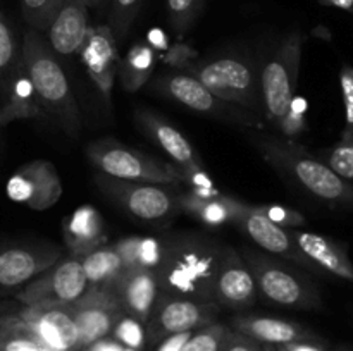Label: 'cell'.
<instances>
[{"mask_svg":"<svg viewBox=\"0 0 353 351\" xmlns=\"http://www.w3.org/2000/svg\"><path fill=\"white\" fill-rule=\"evenodd\" d=\"M83 270H85L88 286H105L112 288L114 282L123 274L124 267L117 255L114 244H102L81 257Z\"/></svg>","mask_w":353,"mask_h":351,"instance_id":"cell-28","label":"cell"},{"mask_svg":"<svg viewBox=\"0 0 353 351\" xmlns=\"http://www.w3.org/2000/svg\"><path fill=\"white\" fill-rule=\"evenodd\" d=\"M68 310L78 327L81 348L109 337L117 320L124 315L114 289L105 286H88L76 301L69 303Z\"/></svg>","mask_w":353,"mask_h":351,"instance_id":"cell-13","label":"cell"},{"mask_svg":"<svg viewBox=\"0 0 353 351\" xmlns=\"http://www.w3.org/2000/svg\"><path fill=\"white\" fill-rule=\"evenodd\" d=\"M78 2H81V3H85L86 7H97V0H78Z\"/></svg>","mask_w":353,"mask_h":351,"instance_id":"cell-48","label":"cell"},{"mask_svg":"<svg viewBox=\"0 0 353 351\" xmlns=\"http://www.w3.org/2000/svg\"><path fill=\"white\" fill-rule=\"evenodd\" d=\"M19 119H45L43 110H41L40 102L37 98L33 85L28 78L23 65L17 64L14 71L12 79H10L9 89L3 103L0 105V120L2 126Z\"/></svg>","mask_w":353,"mask_h":351,"instance_id":"cell-25","label":"cell"},{"mask_svg":"<svg viewBox=\"0 0 353 351\" xmlns=\"http://www.w3.org/2000/svg\"><path fill=\"white\" fill-rule=\"evenodd\" d=\"M305 100L299 98V96L295 95V98L292 100V105H290L288 112H286V116L283 117L281 123L276 127H278L285 136H299V134L305 129Z\"/></svg>","mask_w":353,"mask_h":351,"instance_id":"cell-39","label":"cell"},{"mask_svg":"<svg viewBox=\"0 0 353 351\" xmlns=\"http://www.w3.org/2000/svg\"><path fill=\"white\" fill-rule=\"evenodd\" d=\"M112 289L119 299L123 312L140 320L141 323H147L161 292L154 268H124L119 279L112 284Z\"/></svg>","mask_w":353,"mask_h":351,"instance_id":"cell-20","label":"cell"},{"mask_svg":"<svg viewBox=\"0 0 353 351\" xmlns=\"http://www.w3.org/2000/svg\"><path fill=\"white\" fill-rule=\"evenodd\" d=\"M257 147L272 167L302 186L310 196L333 210L353 212V184L338 176L326 162L295 143L259 140Z\"/></svg>","mask_w":353,"mask_h":351,"instance_id":"cell-3","label":"cell"},{"mask_svg":"<svg viewBox=\"0 0 353 351\" xmlns=\"http://www.w3.org/2000/svg\"><path fill=\"white\" fill-rule=\"evenodd\" d=\"M79 351H90V350H88V348H83V350H79Z\"/></svg>","mask_w":353,"mask_h":351,"instance_id":"cell-55","label":"cell"},{"mask_svg":"<svg viewBox=\"0 0 353 351\" xmlns=\"http://www.w3.org/2000/svg\"><path fill=\"white\" fill-rule=\"evenodd\" d=\"M2 329H3V315L0 317V336H2Z\"/></svg>","mask_w":353,"mask_h":351,"instance_id":"cell-52","label":"cell"},{"mask_svg":"<svg viewBox=\"0 0 353 351\" xmlns=\"http://www.w3.org/2000/svg\"><path fill=\"white\" fill-rule=\"evenodd\" d=\"M217 312L219 305L214 301H199L159 292L150 319L145 323L147 339L152 344H159L164 337L172 334L192 332L214 322Z\"/></svg>","mask_w":353,"mask_h":351,"instance_id":"cell-11","label":"cell"},{"mask_svg":"<svg viewBox=\"0 0 353 351\" xmlns=\"http://www.w3.org/2000/svg\"><path fill=\"white\" fill-rule=\"evenodd\" d=\"M241 205L243 202L223 195L212 196V198H200L190 191H181L179 195V210L210 227L233 222Z\"/></svg>","mask_w":353,"mask_h":351,"instance_id":"cell-26","label":"cell"},{"mask_svg":"<svg viewBox=\"0 0 353 351\" xmlns=\"http://www.w3.org/2000/svg\"><path fill=\"white\" fill-rule=\"evenodd\" d=\"M97 7H102V9H105V7H109V0H97Z\"/></svg>","mask_w":353,"mask_h":351,"instance_id":"cell-49","label":"cell"},{"mask_svg":"<svg viewBox=\"0 0 353 351\" xmlns=\"http://www.w3.org/2000/svg\"><path fill=\"white\" fill-rule=\"evenodd\" d=\"M138 246H140V237L137 236L124 237V240L117 241L114 244L124 268L140 267V264H138Z\"/></svg>","mask_w":353,"mask_h":351,"instance_id":"cell-41","label":"cell"},{"mask_svg":"<svg viewBox=\"0 0 353 351\" xmlns=\"http://www.w3.org/2000/svg\"><path fill=\"white\" fill-rule=\"evenodd\" d=\"M65 0H21V14L30 30L45 33Z\"/></svg>","mask_w":353,"mask_h":351,"instance_id":"cell-32","label":"cell"},{"mask_svg":"<svg viewBox=\"0 0 353 351\" xmlns=\"http://www.w3.org/2000/svg\"><path fill=\"white\" fill-rule=\"evenodd\" d=\"M62 258V250L45 243L0 244V298L23 286Z\"/></svg>","mask_w":353,"mask_h":351,"instance_id":"cell-12","label":"cell"},{"mask_svg":"<svg viewBox=\"0 0 353 351\" xmlns=\"http://www.w3.org/2000/svg\"><path fill=\"white\" fill-rule=\"evenodd\" d=\"M240 255L250 268L262 298L288 308L319 310L323 306L319 289L303 272L255 250H243Z\"/></svg>","mask_w":353,"mask_h":351,"instance_id":"cell-4","label":"cell"},{"mask_svg":"<svg viewBox=\"0 0 353 351\" xmlns=\"http://www.w3.org/2000/svg\"><path fill=\"white\" fill-rule=\"evenodd\" d=\"M203 0H168V16L172 30L183 34L192 28L202 10Z\"/></svg>","mask_w":353,"mask_h":351,"instance_id":"cell-35","label":"cell"},{"mask_svg":"<svg viewBox=\"0 0 353 351\" xmlns=\"http://www.w3.org/2000/svg\"><path fill=\"white\" fill-rule=\"evenodd\" d=\"M88 31V7L78 0H65L45 30V34L55 54L69 57L81 50Z\"/></svg>","mask_w":353,"mask_h":351,"instance_id":"cell-22","label":"cell"},{"mask_svg":"<svg viewBox=\"0 0 353 351\" xmlns=\"http://www.w3.org/2000/svg\"><path fill=\"white\" fill-rule=\"evenodd\" d=\"M233 224L238 226V229H241V233L247 234L259 248H262L265 253L278 255V257L293 262V264L305 268V270L319 274L316 265L296 246L295 240L290 234V229H285V227H279L274 222H271L259 210V206L243 203L240 212L234 217Z\"/></svg>","mask_w":353,"mask_h":351,"instance_id":"cell-15","label":"cell"},{"mask_svg":"<svg viewBox=\"0 0 353 351\" xmlns=\"http://www.w3.org/2000/svg\"><path fill=\"white\" fill-rule=\"evenodd\" d=\"M19 61L33 85L45 119L55 123L69 138L76 140L81 131L79 107L64 69L40 31H26Z\"/></svg>","mask_w":353,"mask_h":351,"instance_id":"cell-2","label":"cell"},{"mask_svg":"<svg viewBox=\"0 0 353 351\" xmlns=\"http://www.w3.org/2000/svg\"><path fill=\"white\" fill-rule=\"evenodd\" d=\"M285 348L288 351H330L323 344V341H300V343H292L285 344Z\"/></svg>","mask_w":353,"mask_h":351,"instance_id":"cell-44","label":"cell"},{"mask_svg":"<svg viewBox=\"0 0 353 351\" xmlns=\"http://www.w3.org/2000/svg\"><path fill=\"white\" fill-rule=\"evenodd\" d=\"M97 188L110 202L130 213L134 219L145 222H164L179 213L178 184H157V182L126 181V179L110 178L97 172L93 176Z\"/></svg>","mask_w":353,"mask_h":351,"instance_id":"cell-5","label":"cell"},{"mask_svg":"<svg viewBox=\"0 0 353 351\" xmlns=\"http://www.w3.org/2000/svg\"><path fill=\"white\" fill-rule=\"evenodd\" d=\"M79 54L97 89L107 105H110V95L121 57L117 54V41L109 26L90 28Z\"/></svg>","mask_w":353,"mask_h":351,"instance_id":"cell-18","label":"cell"},{"mask_svg":"<svg viewBox=\"0 0 353 351\" xmlns=\"http://www.w3.org/2000/svg\"><path fill=\"white\" fill-rule=\"evenodd\" d=\"M192 332H179V334H172V336L164 337V339L159 343L157 351H183V348H185L186 341L190 339Z\"/></svg>","mask_w":353,"mask_h":351,"instance_id":"cell-43","label":"cell"},{"mask_svg":"<svg viewBox=\"0 0 353 351\" xmlns=\"http://www.w3.org/2000/svg\"><path fill=\"white\" fill-rule=\"evenodd\" d=\"M90 164L100 174L126 181L181 184V172L171 162L159 160L114 140L93 141L86 147Z\"/></svg>","mask_w":353,"mask_h":351,"instance_id":"cell-6","label":"cell"},{"mask_svg":"<svg viewBox=\"0 0 353 351\" xmlns=\"http://www.w3.org/2000/svg\"><path fill=\"white\" fill-rule=\"evenodd\" d=\"M90 351H124V346H121L117 341H114L112 337H103V339L97 341L92 346H88Z\"/></svg>","mask_w":353,"mask_h":351,"instance_id":"cell-46","label":"cell"},{"mask_svg":"<svg viewBox=\"0 0 353 351\" xmlns=\"http://www.w3.org/2000/svg\"><path fill=\"white\" fill-rule=\"evenodd\" d=\"M276 351H288L285 346H276Z\"/></svg>","mask_w":353,"mask_h":351,"instance_id":"cell-53","label":"cell"},{"mask_svg":"<svg viewBox=\"0 0 353 351\" xmlns=\"http://www.w3.org/2000/svg\"><path fill=\"white\" fill-rule=\"evenodd\" d=\"M231 329L252 337L257 343L271 344V346L319 339L312 330L300 323L264 315H236L231 320Z\"/></svg>","mask_w":353,"mask_h":351,"instance_id":"cell-23","label":"cell"},{"mask_svg":"<svg viewBox=\"0 0 353 351\" xmlns=\"http://www.w3.org/2000/svg\"><path fill=\"white\" fill-rule=\"evenodd\" d=\"M143 0H109L107 26L112 31L116 41L124 40L137 19Z\"/></svg>","mask_w":353,"mask_h":351,"instance_id":"cell-31","label":"cell"},{"mask_svg":"<svg viewBox=\"0 0 353 351\" xmlns=\"http://www.w3.org/2000/svg\"><path fill=\"white\" fill-rule=\"evenodd\" d=\"M162 246L164 241L155 240V237H140V246H138V264L145 268H157L162 257Z\"/></svg>","mask_w":353,"mask_h":351,"instance_id":"cell-40","label":"cell"},{"mask_svg":"<svg viewBox=\"0 0 353 351\" xmlns=\"http://www.w3.org/2000/svg\"><path fill=\"white\" fill-rule=\"evenodd\" d=\"M24 326L50 350L79 351L78 327L68 310V305H33L24 306L17 313Z\"/></svg>","mask_w":353,"mask_h":351,"instance_id":"cell-16","label":"cell"},{"mask_svg":"<svg viewBox=\"0 0 353 351\" xmlns=\"http://www.w3.org/2000/svg\"><path fill=\"white\" fill-rule=\"evenodd\" d=\"M196 79L210 93L228 103L247 109L257 116L262 110L261 71L243 55H223L195 69Z\"/></svg>","mask_w":353,"mask_h":351,"instance_id":"cell-7","label":"cell"},{"mask_svg":"<svg viewBox=\"0 0 353 351\" xmlns=\"http://www.w3.org/2000/svg\"><path fill=\"white\" fill-rule=\"evenodd\" d=\"M88 288L81 258L69 255L61 258L50 268L28 282L16 292L17 301L24 306L69 305L76 301Z\"/></svg>","mask_w":353,"mask_h":351,"instance_id":"cell-10","label":"cell"},{"mask_svg":"<svg viewBox=\"0 0 353 351\" xmlns=\"http://www.w3.org/2000/svg\"><path fill=\"white\" fill-rule=\"evenodd\" d=\"M134 124L148 140L154 141L168 155L171 164L176 165L179 171L203 167V162L200 160L193 145L164 117L147 109H138L134 112Z\"/></svg>","mask_w":353,"mask_h":351,"instance_id":"cell-19","label":"cell"},{"mask_svg":"<svg viewBox=\"0 0 353 351\" xmlns=\"http://www.w3.org/2000/svg\"><path fill=\"white\" fill-rule=\"evenodd\" d=\"M148 89L155 95L165 96V98L199 114L219 117V119L231 120V123L241 124V126H261V120L254 112L217 98L193 74L164 72V74L155 76L148 83Z\"/></svg>","mask_w":353,"mask_h":351,"instance_id":"cell-9","label":"cell"},{"mask_svg":"<svg viewBox=\"0 0 353 351\" xmlns=\"http://www.w3.org/2000/svg\"><path fill=\"white\" fill-rule=\"evenodd\" d=\"M110 337L117 341L121 346L130 348V350H141L147 343V330H145V323L124 313L114 326Z\"/></svg>","mask_w":353,"mask_h":351,"instance_id":"cell-34","label":"cell"},{"mask_svg":"<svg viewBox=\"0 0 353 351\" xmlns=\"http://www.w3.org/2000/svg\"><path fill=\"white\" fill-rule=\"evenodd\" d=\"M334 351H353V348L352 346H340V348H336Z\"/></svg>","mask_w":353,"mask_h":351,"instance_id":"cell-51","label":"cell"},{"mask_svg":"<svg viewBox=\"0 0 353 351\" xmlns=\"http://www.w3.org/2000/svg\"><path fill=\"white\" fill-rule=\"evenodd\" d=\"M19 54L21 48H17L12 28L0 10V103H3L7 96L10 79L19 64Z\"/></svg>","mask_w":353,"mask_h":351,"instance_id":"cell-29","label":"cell"},{"mask_svg":"<svg viewBox=\"0 0 353 351\" xmlns=\"http://www.w3.org/2000/svg\"><path fill=\"white\" fill-rule=\"evenodd\" d=\"M341 96L345 107V127L341 140L353 141V65L345 64L340 71Z\"/></svg>","mask_w":353,"mask_h":351,"instance_id":"cell-37","label":"cell"},{"mask_svg":"<svg viewBox=\"0 0 353 351\" xmlns=\"http://www.w3.org/2000/svg\"><path fill=\"white\" fill-rule=\"evenodd\" d=\"M261 351H276V346H271V344H262Z\"/></svg>","mask_w":353,"mask_h":351,"instance_id":"cell-50","label":"cell"},{"mask_svg":"<svg viewBox=\"0 0 353 351\" xmlns=\"http://www.w3.org/2000/svg\"><path fill=\"white\" fill-rule=\"evenodd\" d=\"M124 351H141V350H130V348H124Z\"/></svg>","mask_w":353,"mask_h":351,"instance_id":"cell-54","label":"cell"},{"mask_svg":"<svg viewBox=\"0 0 353 351\" xmlns=\"http://www.w3.org/2000/svg\"><path fill=\"white\" fill-rule=\"evenodd\" d=\"M0 351H54L45 346L17 315H3Z\"/></svg>","mask_w":353,"mask_h":351,"instance_id":"cell-30","label":"cell"},{"mask_svg":"<svg viewBox=\"0 0 353 351\" xmlns=\"http://www.w3.org/2000/svg\"><path fill=\"white\" fill-rule=\"evenodd\" d=\"M290 234L300 251L316 265L317 270L353 282V262L348 255L347 244L312 231L290 229Z\"/></svg>","mask_w":353,"mask_h":351,"instance_id":"cell-21","label":"cell"},{"mask_svg":"<svg viewBox=\"0 0 353 351\" xmlns=\"http://www.w3.org/2000/svg\"><path fill=\"white\" fill-rule=\"evenodd\" d=\"M323 6L327 7H336V9L347 10V12L353 14V0H319Z\"/></svg>","mask_w":353,"mask_h":351,"instance_id":"cell-47","label":"cell"},{"mask_svg":"<svg viewBox=\"0 0 353 351\" xmlns=\"http://www.w3.org/2000/svg\"><path fill=\"white\" fill-rule=\"evenodd\" d=\"M6 191L12 202L33 210H47L61 200L62 182L52 162L31 160L10 176Z\"/></svg>","mask_w":353,"mask_h":351,"instance_id":"cell-14","label":"cell"},{"mask_svg":"<svg viewBox=\"0 0 353 351\" xmlns=\"http://www.w3.org/2000/svg\"><path fill=\"white\" fill-rule=\"evenodd\" d=\"M261 350H262L261 343H257V341H254L252 337L236 332V330L233 329H231L224 346L221 348V351H261Z\"/></svg>","mask_w":353,"mask_h":351,"instance_id":"cell-42","label":"cell"},{"mask_svg":"<svg viewBox=\"0 0 353 351\" xmlns=\"http://www.w3.org/2000/svg\"><path fill=\"white\" fill-rule=\"evenodd\" d=\"M192 52L193 50H190L188 47L178 45V47H174L171 52H169L168 57H165V61H168L169 64H172V65H181V64H185L186 61H188L190 55H192Z\"/></svg>","mask_w":353,"mask_h":351,"instance_id":"cell-45","label":"cell"},{"mask_svg":"<svg viewBox=\"0 0 353 351\" xmlns=\"http://www.w3.org/2000/svg\"><path fill=\"white\" fill-rule=\"evenodd\" d=\"M62 236L69 255L81 258L107 243L105 222L99 210L92 205H83L64 220Z\"/></svg>","mask_w":353,"mask_h":351,"instance_id":"cell-24","label":"cell"},{"mask_svg":"<svg viewBox=\"0 0 353 351\" xmlns=\"http://www.w3.org/2000/svg\"><path fill=\"white\" fill-rule=\"evenodd\" d=\"M302 47V33L288 34L261 71L262 112L272 126L281 123L296 95Z\"/></svg>","mask_w":353,"mask_h":351,"instance_id":"cell-8","label":"cell"},{"mask_svg":"<svg viewBox=\"0 0 353 351\" xmlns=\"http://www.w3.org/2000/svg\"><path fill=\"white\" fill-rule=\"evenodd\" d=\"M338 176L353 184V141L340 140L336 145L323 151V158Z\"/></svg>","mask_w":353,"mask_h":351,"instance_id":"cell-36","label":"cell"},{"mask_svg":"<svg viewBox=\"0 0 353 351\" xmlns=\"http://www.w3.org/2000/svg\"><path fill=\"white\" fill-rule=\"evenodd\" d=\"M155 65V52L150 45L138 43L130 48L126 57L119 61L117 74H119L121 86L128 93H134L143 88L150 79Z\"/></svg>","mask_w":353,"mask_h":351,"instance_id":"cell-27","label":"cell"},{"mask_svg":"<svg viewBox=\"0 0 353 351\" xmlns=\"http://www.w3.org/2000/svg\"><path fill=\"white\" fill-rule=\"evenodd\" d=\"M257 286L240 251L226 246L214 282V303L226 308L243 310L257 301Z\"/></svg>","mask_w":353,"mask_h":351,"instance_id":"cell-17","label":"cell"},{"mask_svg":"<svg viewBox=\"0 0 353 351\" xmlns=\"http://www.w3.org/2000/svg\"><path fill=\"white\" fill-rule=\"evenodd\" d=\"M226 244L203 236H176L164 241L157 274L159 289L181 298L214 301V282Z\"/></svg>","mask_w":353,"mask_h":351,"instance_id":"cell-1","label":"cell"},{"mask_svg":"<svg viewBox=\"0 0 353 351\" xmlns=\"http://www.w3.org/2000/svg\"><path fill=\"white\" fill-rule=\"evenodd\" d=\"M230 332L231 327L224 326V323L210 322L193 330L183 351H221Z\"/></svg>","mask_w":353,"mask_h":351,"instance_id":"cell-33","label":"cell"},{"mask_svg":"<svg viewBox=\"0 0 353 351\" xmlns=\"http://www.w3.org/2000/svg\"><path fill=\"white\" fill-rule=\"evenodd\" d=\"M259 210L268 217L271 222H274L276 226L285 227V229H300L302 226H305V217L302 215L296 210L290 209L285 205H276V203H269V205H257Z\"/></svg>","mask_w":353,"mask_h":351,"instance_id":"cell-38","label":"cell"}]
</instances>
